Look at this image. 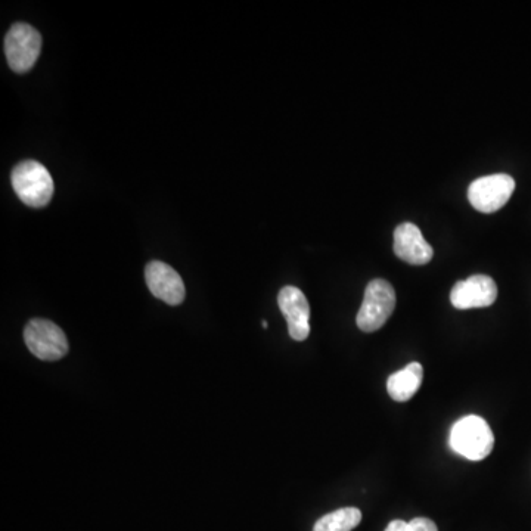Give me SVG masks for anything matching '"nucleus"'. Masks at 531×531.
<instances>
[{"label": "nucleus", "mask_w": 531, "mask_h": 531, "mask_svg": "<svg viewBox=\"0 0 531 531\" xmlns=\"http://www.w3.org/2000/svg\"><path fill=\"white\" fill-rule=\"evenodd\" d=\"M449 442L458 455L470 461H483L495 447V436L483 418L468 415L453 424Z\"/></svg>", "instance_id": "1"}, {"label": "nucleus", "mask_w": 531, "mask_h": 531, "mask_svg": "<svg viewBox=\"0 0 531 531\" xmlns=\"http://www.w3.org/2000/svg\"><path fill=\"white\" fill-rule=\"evenodd\" d=\"M11 182L15 194L26 206L42 208L48 206L54 197V179L48 169L37 161L27 160L15 166Z\"/></svg>", "instance_id": "2"}, {"label": "nucleus", "mask_w": 531, "mask_h": 531, "mask_svg": "<svg viewBox=\"0 0 531 531\" xmlns=\"http://www.w3.org/2000/svg\"><path fill=\"white\" fill-rule=\"evenodd\" d=\"M394 309H396V291L385 279H374L366 287L356 324L363 332L378 331L393 315Z\"/></svg>", "instance_id": "3"}, {"label": "nucleus", "mask_w": 531, "mask_h": 531, "mask_svg": "<svg viewBox=\"0 0 531 531\" xmlns=\"http://www.w3.org/2000/svg\"><path fill=\"white\" fill-rule=\"evenodd\" d=\"M27 349L37 359L55 362L68 353V340L64 331L48 319H31L24 329Z\"/></svg>", "instance_id": "4"}, {"label": "nucleus", "mask_w": 531, "mask_h": 531, "mask_svg": "<svg viewBox=\"0 0 531 531\" xmlns=\"http://www.w3.org/2000/svg\"><path fill=\"white\" fill-rule=\"evenodd\" d=\"M42 51V36L29 24L17 23L5 37V54L15 73H27Z\"/></svg>", "instance_id": "5"}, {"label": "nucleus", "mask_w": 531, "mask_h": 531, "mask_svg": "<svg viewBox=\"0 0 531 531\" xmlns=\"http://www.w3.org/2000/svg\"><path fill=\"white\" fill-rule=\"evenodd\" d=\"M515 191V180L509 175H490L474 180L468 188L471 206L481 213H495L508 203Z\"/></svg>", "instance_id": "6"}, {"label": "nucleus", "mask_w": 531, "mask_h": 531, "mask_svg": "<svg viewBox=\"0 0 531 531\" xmlns=\"http://www.w3.org/2000/svg\"><path fill=\"white\" fill-rule=\"evenodd\" d=\"M498 298V285L490 276L474 275L456 282L450 293L452 306L459 310L489 307Z\"/></svg>", "instance_id": "7"}, {"label": "nucleus", "mask_w": 531, "mask_h": 531, "mask_svg": "<svg viewBox=\"0 0 531 531\" xmlns=\"http://www.w3.org/2000/svg\"><path fill=\"white\" fill-rule=\"evenodd\" d=\"M145 281L154 297L169 306H179L185 300V284L172 266L163 262H151L145 267Z\"/></svg>", "instance_id": "8"}, {"label": "nucleus", "mask_w": 531, "mask_h": 531, "mask_svg": "<svg viewBox=\"0 0 531 531\" xmlns=\"http://www.w3.org/2000/svg\"><path fill=\"white\" fill-rule=\"evenodd\" d=\"M278 304L287 319L290 337L295 341L307 340L310 334V306L303 291L295 287L282 288Z\"/></svg>", "instance_id": "9"}, {"label": "nucleus", "mask_w": 531, "mask_h": 531, "mask_svg": "<svg viewBox=\"0 0 531 531\" xmlns=\"http://www.w3.org/2000/svg\"><path fill=\"white\" fill-rule=\"evenodd\" d=\"M394 253L400 260L413 266L427 265L434 256L433 247L413 223L397 226L394 231Z\"/></svg>", "instance_id": "10"}, {"label": "nucleus", "mask_w": 531, "mask_h": 531, "mask_svg": "<svg viewBox=\"0 0 531 531\" xmlns=\"http://www.w3.org/2000/svg\"><path fill=\"white\" fill-rule=\"evenodd\" d=\"M422 380H424V368L421 363H409L405 369L388 378V394L396 402H408L421 387Z\"/></svg>", "instance_id": "11"}, {"label": "nucleus", "mask_w": 531, "mask_h": 531, "mask_svg": "<svg viewBox=\"0 0 531 531\" xmlns=\"http://www.w3.org/2000/svg\"><path fill=\"white\" fill-rule=\"evenodd\" d=\"M362 521V512L357 508H341L319 518L313 531H353Z\"/></svg>", "instance_id": "12"}, {"label": "nucleus", "mask_w": 531, "mask_h": 531, "mask_svg": "<svg viewBox=\"0 0 531 531\" xmlns=\"http://www.w3.org/2000/svg\"><path fill=\"white\" fill-rule=\"evenodd\" d=\"M406 531H439L436 523L431 521L430 518H413L406 526Z\"/></svg>", "instance_id": "13"}, {"label": "nucleus", "mask_w": 531, "mask_h": 531, "mask_svg": "<svg viewBox=\"0 0 531 531\" xmlns=\"http://www.w3.org/2000/svg\"><path fill=\"white\" fill-rule=\"evenodd\" d=\"M406 526H408V523L403 520H394L391 521L390 524H388L387 529L385 531H406Z\"/></svg>", "instance_id": "14"}, {"label": "nucleus", "mask_w": 531, "mask_h": 531, "mask_svg": "<svg viewBox=\"0 0 531 531\" xmlns=\"http://www.w3.org/2000/svg\"><path fill=\"white\" fill-rule=\"evenodd\" d=\"M262 326H263V328L267 329V326H269V325H267V322H266V321H263V322H262Z\"/></svg>", "instance_id": "15"}]
</instances>
